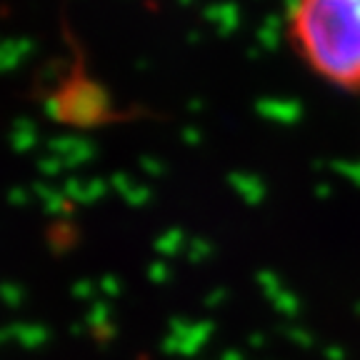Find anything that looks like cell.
<instances>
[{"label":"cell","instance_id":"1","mask_svg":"<svg viewBox=\"0 0 360 360\" xmlns=\"http://www.w3.org/2000/svg\"><path fill=\"white\" fill-rule=\"evenodd\" d=\"M285 30L315 78L360 96V0H292Z\"/></svg>","mask_w":360,"mask_h":360}]
</instances>
